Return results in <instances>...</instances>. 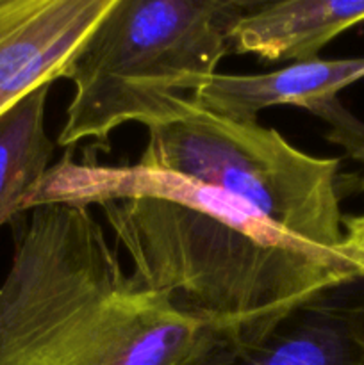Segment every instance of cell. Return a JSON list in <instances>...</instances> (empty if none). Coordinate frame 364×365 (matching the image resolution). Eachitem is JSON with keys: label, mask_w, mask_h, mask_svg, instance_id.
Masks as SVG:
<instances>
[{"label": "cell", "mask_w": 364, "mask_h": 365, "mask_svg": "<svg viewBox=\"0 0 364 365\" xmlns=\"http://www.w3.org/2000/svg\"><path fill=\"white\" fill-rule=\"evenodd\" d=\"M98 205L132 274L228 344L266 337L323 292L364 282V267L305 245L221 189L141 164L54 163L20 212Z\"/></svg>", "instance_id": "cell-1"}, {"label": "cell", "mask_w": 364, "mask_h": 365, "mask_svg": "<svg viewBox=\"0 0 364 365\" xmlns=\"http://www.w3.org/2000/svg\"><path fill=\"white\" fill-rule=\"evenodd\" d=\"M220 341L125 273L89 207L29 210L0 285V365H198Z\"/></svg>", "instance_id": "cell-2"}, {"label": "cell", "mask_w": 364, "mask_h": 365, "mask_svg": "<svg viewBox=\"0 0 364 365\" xmlns=\"http://www.w3.org/2000/svg\"><path fill=\"white\" fill-rule=\"evenodd\" d=\"M253 2L113 0L63 73L75 93L57 145L93 139L109 150L120 125L159 120L175 96L191 95L218 73Z\"/></svg>", "instance_id": "cell-3"}, {"label": "cell", "mask_w": 364, "mask_h": 365, "mask_svg": "<svg viewBox=\"0 0 364 365\" xmlns=\"http://www.w3.org/2000/svg\"><path fill=\"white\" fill-rule=\"evenodd\" d=\"M146 128L138 164L221 189L284 234L345 257L339 159L300 152L275 128L218 116L188 96H175Z\"/></svg>", "instance_id": "cell-4"}, {"label": "cell", "mask_w": 364, "mask_h": 365, "mask_svg": "<svg viewBox=\"0 0 364 365\" xmlns=\"http://www.w3.org/2000/svg\"><path fill=\"white\" fill-rule=\"evenodd\" d=\"M364 78V56L293 63L261 75H221L203 81L188 98L202 109L236 121H257L273 106H295L330 125L328 139L364 160V125L339 102V93Z\"/></svg>", "instance_id": "cell-5"}, {"label": "cell", "mask_w": 364, "mask_h": 365, "mask_svg": "<svg viewBox=\"0 0 364 365\" xmlns=\"http://www.w3.org/2000/svg\"><path fill=\"white\" fill-rule=\"evenodd\" d=\"M113 0H0V116L63 78Z\"/></svg>", "instance_id": "cell-6"}, {"label": "cell", "mask_w": 364, "mask_h": 365, "mask_svg": "<svg viewBox=\"0 0 364 365\" xmlns=\"http://www.w3.org/2000/svg\"><path fill=\"white\" fill-rule=\"evenodd\" d=\"M346 289L316 296L252 344L220 341L198 365H364V302Z\"/></svg>", "instance_id": "cell-7"}, {"label": "cell", "mask_w": 364, "mask_h": 365, "mask_svg": "<svg viewBox=\"0 0 364 365\" xmlns=\"http://www.w3.org/2000/svg\"><path fill=\"white\" fill-rule=\"evenodd\" d=\"M359 24L364 0H256L232 31V52L252 53L261 63H305Z\"/></svg>", "instance_id": "cell-8"}, {"label": "cell", "mask_w": 364, "mask_h": 365, "mask_svg": "<svg viewBox=\"0 0 364 365\" xmlns=\"http://www.w3.org/2000/svg\"><path fill=\"white\" fill-rule=\"evenodd\" d=\"M50 86L34 89L0 116V227L24 220L21 200L52 166L56 143L45 128Z\"/></svg>", "instance_id": "cell-9"}, {"label": "cell", "mask_w": 364, "mask_h": 365, "mask_svg": "<svg viewBox=\"0 0 364 365\" xmlns=\"http://www.w3.org/2000/svg\"><path fill=\"white\" fill-rule=\"evenodd\" d=\"M341 253L364 267V214L343 216Z\"/></svg>", "instance_id": "cell-10"}, {"label": "cell", "mask_w": 364, "mask_h": 365, "mask_svg": "<svg viewBox=\"0 0 364 365\" xmlns=\"http://www.w3.org/2000/svg\"><path fill=\"white\" fill-rule=\"evenodd\" d=\"M360 189H363V191H364V180H363V184H360Z\"/></svg>", "instance_id": "cell-11"}]
</instances>
